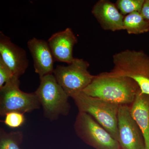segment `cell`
I'll list each match as a JSON object with an SVG mask.
<instances>
[{"label":"cell","instance_id":"1","mask_svg":"<svg viewBox=\"0 0 149 149\" xmlns=\"http://www.w3.org/2000/svg\"><path fill=\"white\" fill-rule=\"evenodd\" d=\"M140 91L139 85L133 79L105 72L95 75L82 92L118 105L130 106Z\"/></svg>","mask_w":149,"mask_h":149},{"label":"cell","instance_id":"2","mask_svg":"<svg viewBox=\"0 0 149 149\" xmlns=\"http://www.w3.org/2000/svg\"><path fill=\"white\" fill-rule=\"evenodd\" d=\"M113 68L109 74L134 80L142 93L149 95V56L143 51L126 49L113 57Z\"/></svg>","mask_w":149,"mask_h":149},{"label":"cell","instance_id":"3","mask_svg":"<svg viewBox=\"0 0 149 149\" xmlns=\"http://www.w3.org/2000/svg\"><path fill=\"white\" fill-rule=\"evenodd\" d=\"M40 84L35 93L41 106L45 117L51 121L58 120L61 116L69 114L70 105L69 96L56 80L53 74L40 77Z\"/></svg>","mask_w":149,"mask_h":149},{"label":"cell","instance_id":"4","mask_svg":"<svg viewBox=\"0 0 149 149\" xmlns=\"http://www.w3.org/2000/svg\"><path fill=\"white\" fill-rule=\"evenodd\" d=\"M71 98L78 112L90 115L118 141V115L120 105L88 95L83 92L77 93Z\"/></svg>","mask_w":149,"mask_h":149},{"label":"cell","instance_id":"5","mask_svg":"<svg viewBox=\"0 0 149 149\" xmlns=\"http://www.w3.org/2000/svg\"><path fill=\"white\" fill-rule=\"evenodd\" d=\"M19 77L14 76L0 88V115L4 117L12 111L30 113L41 106L36 93H27L19 89Z\"/></svg>","mask_w":149,"mask_h":149},{"label":"cell","instance_id":"6","mask_svg":"<svg viewBox=\"0 0 149 149\" xmlns=\"http://www.w3.org/2000/svg\"><path fill=\"white\" fill-rule=\"evenodd\" d=\"M90 64L82 58H74L67 66L58 65L53 74L58 83L70 97L83 92L93 80L95 75L89 70Z\"/></svg>","mask_w":149,"mask_h":149},{"label":"cell","instance_id":"7","mask_svg":"<svg viewBox=\"0 0 149 149\" xmlns=\"http://www.w3.org/2000/svg\"><path fill=\"white\" fill-rule=\"evenodd\" d=\"M74 130L82 141L95 149H121L118 141L90 115L78 112Z\"/></svg>","mask_w":149,"mask_h":149},{"label":"cell","instance_id":"8","mask_svg":"<svg viewBox=\"0 0 149 149\" xmlns=\"http://www.w3.org/2000/svg\"><path fill=\"white\" fill-rule=\"evenodd\" d=\"M118 128L121 149H146L143 134L131 116L129 106H119Z\"/></svg>","mask_w":149,"mask_h":149},{"label":"cell","instance_id":"9","mask_svg":"<svg viewBox=\"0 0 149 149\" xmlns=\"http://www.w3.org/2000/svg\"><path fill=\"white\" fill-rule=\"evenodd\" d=\"M0 58L10 68L14 74L20 77L29 66L26 52L15 45L9 37L0 33Z\"/></svg>","mask_w":149,"mask_h":149},{"label":"cell","instance_id":"10","mask_svg":"<svg viewBox=\"0 0 149 149\" xmlns=\"http://www.w3.org/2000/svg\"><path fill=\"white\" fill-rule=\"evenodd\" d=\"M92 13L103 29L115 32L125 30L124 16L115 4L109 0H99L93 6Z\"/></svg>","mask_w":149,"mask_h":149},{"label":"cell","instance_id":"11","mask_svg":"<svg viewBox=\"0 0 149 149\" xmlns=\"http://www.w3.org/2000/svg\"><path fill=\"white\" fill-rule=\"evenodd\" d=\"M47 42L55 61L69 64L74 60L73 49L77 39L71 28L53 34Z\"/></svg>","mask_w":149,"mask_h":149},{"label":"cell","instance_id":"12","mask_svg":"<svg viewBox=\"0 0 149 149\" xmlns=\"http://www.w3.org/2000/svg\"><path fill=\"white\" fill-rule=\"evenodd\" d=\"M27 47L33 59L35 72L40 77L53 74L55 59L48 42L34 37L28 41Z\"/></svg>","mask_w":149,"mask_h":149},{"label":"cell","instance_id":"13","mask_svg":"<svg viewBox=\"0 0 149 149\" xmlns=\"http://www.w3.org/2000/svg\"><path fill=\"white\" fill-rule=\"evenodd\" d=\"M130 113L143 134L146 149H149V95L141 91L130 106Z\"/></svg>","mask_w":149,"mask_h":149},{"label":"cell","instance_id":"14","mask_svg":"<svg viewBox=\"0 0 149 149\" xmlns=\"http://www.w3.org/2000/svg\"><path fill=\"white\" fill-rule=\"evenodd\" d=\"M123 26L130 35H139L149 31V21L139 12H133L125 15Z\"/></svg>","mask_w":149,"mask_h":149},{"label":"cell","instance_id":"15","mask_svg":"<svg viewBox=\"0 0 149 149\" xmlns=\"http://www.w3.org/2000/svg\"><path fill=\"white\" fill-rule=\"evenodd\" d=\"M23 135L20 131L7 132L0 128V149H22Z\"/></svg>","mask_w":149,"mask_h":149},{"label":"cell","instance_id":"16","mask_svg":"<svg viewBox=\"0 0 149 149\" xmlns=\"http://www.w3.org/2000/svg\"><path fill=\"white\" fill-rule=\"evenodd\" d=\"M145 0H116V5L124 16L133 12H141Z\"/></svg>","mask_w":149,"mask_h":149},{"label":"cell","instance_id":"17","mask_svg":"<svg viewBox=\"0 0 149 149\" xmlns=\"http://www.w3.org/2000/svg\"><path fill=\"white\" fill-rule=\"evenodd\" d=\"M24 114L19 112H8L5 115L4 120L2 121L9 128H18L22 126L25 122Z\"/></svg>","mask_w":149,"mask_h":149},{"label":"cell","instance_id":"18","mask_svg":"<svg viewBox=\"0 0 149 149\" xmlns=\"http://www.w3.org/2000/svg\"><path fill=\"white\" fill-rule=\"evenodd\" d=\"M14 76L10 68L0 58V88L10 81Z\"/></svg>","mask_w":149,"mask_h":149},{"label":"cell","instance_id":"19","mask_svg":"<svg viewBox=\"0 0 149 149\" xmlns=\"http://www.w3.org/2000/svg\"><path fill=\"white\" fill-rule=\"evenodd\" d=\"M144 18L149 21V0H145L141 11Z\"/></svg>","mask_w":149,"mask_h":149}]
</instances>
